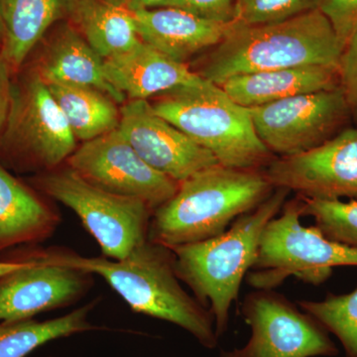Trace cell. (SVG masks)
<instances>
[{
  "label": "cell",
  "mask_w": 357,
  "mask_h": 357,
  "mask_svg": "<svg viewBox=\"0 0 357 357\" xmlns=\"http://www.w3.org/2000/svg\"><path fill=\"white\" fill-rule=\"evenodd\" d=\"M103 70L109 83L130 100H148L201 79L187 64L167 57L141 40L129 50L105 59Z\"/></svg>",
  "instance_id": "obj_17"
},
{
  "label": "cell",
  "mask_w": 357,
  "mask_h": 357,
  "mask_svg": "<svg viewBox=\"0 0 357 357\" xmlns=\"http://www.w3.org/2000/svg\"><path fill=\"white\" fill-rule=\"evenodd\" d=\"M67 164L96 187L140 199L153 211L172 198L178 188L177 181L148 165L119 128L84 142Z\"/></svg>",
  "instance_id": "obj_12"
},
{
  "label": "cell",
  "mask_w": 357,
  "mask_h": 357,
  "mask_svg": "<svg viewBox=\"0 0 357 357\" xmlns=\"http://www.w3.org/2000/svg\"><path fill=\"white\" fill-rule=\"evenodd\" d=\"M274 189L263 170L220 164L203 169L178 183L172 198L153 211L148 239L172 248L213 238Z\"/></svg>",
  "instance_id": "obj_3"
},
{
  "label": "cell",
  "mask_w": 357,
  "mask_h": 357,
  "mask_svg": "<svg viewBox=\"0 0 357 357\" xmlns=\"http://www.w3.org/2000/svg\"><path fill=\"white\" fill-rule=\"evenodd\" d=\"M319 9L330 21L344 50L357 30V0H321Z\"/></svg>",
  "instance_id": "obj_27"
},
{
  "label": "cell",
  "mask_w": 357,
  "mask_h": 357,
  "mask_svg": "<svg viewBox=\"0 0 357 357\" xmlns=\"http://www.w3.org/2000/svg\"><path fill=\"white\" fill-rule=\"evenodd\" d=\"M321 0H236V20L243 25L280 22L319 8Z\"/></svg>",
  "instance_id": "obj_26"
},
{
  "label": "cell",
  "mask_w": 357,
  "mask_h": 357,
  "mask_svg": "<svg viewBox=\"0 0 357 357\" xmlns=\"http://www.w3.org/2000/svg\"><path fill=\"white\" fill-rule=\"evenodd\" d=\"M103 61L83 36L66 28L52 41L39 63L37 74L45 83H67L91 86L109 96L115 102L126 96L107 81Z\"/></svg>",
  "instance_id": "obj_19"
},
{
  "label": "cell",
  "mask_w": 357,
  "mask_h": 357,
  "mask_svg": "<svg viewBox=\"0 0 357 357\" xmlns=\"http://www.w3.org/2000/svg\"><path fill=\"white\" fill-rule=\"evenodd\" d=\"M342 47L319 9L280 22L234 25L225 39L195 63V74L220 86L229 77L298 67L338 68Z\"/></svg>",
  "instance_id": "obj_2"
},
{
  "label": "cell",
  "mask_w": 357,
  "mask_h": 357,
  "mask_svg": "<svg viewBox=\"0 0 357 357\" xmlns=\"http://www.w3.org/2000/svg\"><path fill=\"white\" fill-rule=\"evenodd\" d=\"M132 13L141 41L184 64L192 56L220 44L234 25V21L215 22L173 7Z\"/></svg>",
  "instance_id": "obj_15"
},
{
  "label": "cell",
  "mask_w": 357,
  "mask_h": 357,
  "mask_svg": "<svg viewBox=\"0 0 357 357\" xmlns=\"http://www.w3.org/2000/svg\"><path fill=\"white\" fill-rule=\"evenodd\" d=\"M3 25H2L1 20H0V41H3Z\"/></svg>",
  "instance_id": "obj_32"
},
{
  "label": "cell",
  "mask_w": 357,
  "mask_h": 357,
  "mask_svg": "<svg viewBox=\"0 0 357 357\" xmlns=\"http://www.w3.org/2000/svg\"><path fill=\"white\" fill-rule=\"evenodd\" d=\"M301 198L304 206L303 215L314 218V227L326 238L357 249V199Z\"/></svg>",
  "instance_id": "obj_25"
},
{
  "label": "cell",
  "mask_w": 357,
  "mask_h": 357,
  "mask_svg": "<svg viewBox=\"0 0 357 357\" xmlns=\"http://www.w3.org/2000/svg\"><path fill=\"white\" fill-rule=\"evenodd\" d=\"M303 208L297 195L267 223L248 275L256 290H274L290 276L318 286L332 276L333 268L357 266V249L326 238L314 225H301Z\"/></svg>",
  "instance_id": "obj_6"
},
{
  "label": "cell",
  "mask_w": 357,
  "mask_h": 357,
  "mask_svg": "<svg viewBox=\"0 0 357 357\" xmlns=\"http://www.w3.org/2000/svg\"><path fill=\"white\" fill-rule=\"evenodd\" d=\"M251 328L245 347L225 351L220 357L335 356L337 347L328 333L306 312L273 290L246 296L241 307Z\"/></svg>",
  "instance_id": "obj_11"
},
{
  "label": "cell",
  "mask_w": 357,
  "mask_h": 357,
  "mask_svg": "<svg viewBox=\"0 0 357 357\" xmlns=\"http://www.w3.org/2000/svg\"><path fill=\"white\" fill-rule=\"evenodd\" d=\"M131 11L165 7L167 0H124Z\"/></svg>",
  "instance_id": "obj_31"
},
{
  "label": "cell",
  "mask_w": 357,
  "mask_h": 357,
  "mask_svg": "<svg viewBox=\"0 0 357 357\" xmlns=\"http://www.w3.org/2000/svg\"><path fill=\"white\" fill-rule=\"evenodd\" d=\"M160 116L210 151L220 165L264 170L273 154L259 139L249 109L203 77L159 93L150 102Z\"/></svg>",
  "instance_id": "obj_5"
},
{
  "label": "cell",
  "mask_w": 357,
  "mask_h": 357,
  "mask_svg": "<svg viewBox=\"0 0 357 357\" xmlns=\"http://www.w3.org/2000/svg\"><path fill=\"white\" fill-rule=\"evenodd\" d=\"M220 86L246 109L261 107L292 96L340 88L338 68L298 66L237 75Z\"/></svg>",
  "instance_id": "obj_18"
},
{
  "label": "cell",
  "mask_w": 357,
  "mask_h": 357,
  "mask_svg": "<svg viewBox=\"0 0 357 357\" xmlns=\"http://www.w3.org/2000/svg\"><path fill=\"white\" fill-rule=\"evenodd\" d=\"M340 88L351 112L352 126L357 128V30L340 56Z\"/></svg>",
  "instance_id": "obj_28"
},
{
  "label": "cell",
  "mask_w": 357,
  "mask_h": 357,
  "mask_svg": "<svg viewBox=\"0 0 357 357\" xmlns=\"http://www.w3.org/2000/svg\"><path fill=\"white\" fill-rule=\"evenodd\" d=\"M10 66L0 54V132L6 128L11 102L13 86L10 83Z\"/></svg>",
  "instance_id": "obj_30"
},
{
  "label": "cell",
  "mask_w": 357,
  "mask_h": 357,
  "mask_svg": "<svg viewBox=\"0 0 357 357\" xmlns=\"http://www.w3.org/2000/svg\"><path fill=\"white\" fill-rule=\"evenodd\" d=\"M36 191L0 163V255L20 246L43 243L62 222L48 197Z\"/></svg>",
  "instance_id": "obj_16"
},
{
  "label": "cell",
  "mask_w": 357,
  "mask_h": 357,
  "mask_svg": "<svg viewBox=\"0 0 357 357\" xmlns=\"http://www.w3.org/2000/svg\"><path fill=\"white\" fill-rule=\"evenodd\" d=\"M77 140L96 139L119 128L121 110L100 89L67 83H46Z\"/></svg>",
  "instance_id": "obj_22"
},
{
  "label": "cell",
  "mask_w": 357,
  "mask_h": 357,
  "mask_svg": "<svg viewBox=\"0 0 357 357\" xmlns=\"http://www.w3.org/2000/svg\"><path fill=\"white\" fill-rule=\"evenodd\" d=\"M298 306L340 340L347 357H357V287L321 301H299Z\"/></svg>",
  "instance_id": "obj_24"
},
{
  "label": "cell",
  "mask_w": 357,
  "mask_h": 357,
  "mask_svg": "<svg viewBox=\"0 0 357 357\" xmlns=\"http://www.w3.org/2000/svg\"><path fill=\"white\" fill-rule=\"evenodd\" d=\"M2 160L18 170H53L77 149V139L46 83L34 74L13 88Z\"/></svg>",
  "instance_id": "obj_8"
},
{
  "label": "cell",
  "mask_w": 357,
  "mask_h": 357,
  "mask_svg": "<svg viewBox=\"0 0 357 357\" xmlns=\"http://www.w3.org/2000/svg\"><path fill=\"white\" fill-rule=\"evenodd\" d=\"M64 6L66 0H0L4 30L0 54L11 69L23 64Z\"/></svg>",
  "instance_id": "obj_21"
},
{
  "label": "cell",
  "mask_w": 357,
  "mask_h": 357,
  "mask_svg": "<svg viewBox=\"0 0 357 357\" xmlns=\"http://www.w3.org/2000/svg\"><path fill=\"white\" fill-rule=\"evenodd\" d=\"M84 38L102 59L140 41L132 11L124 0H66Z\"/></svg>",
  "instance_id": "obj_20"
},
{
  "label": "cell",
  "mask_w": 357,
  "mask_h": 357,
  "mask_svg": "<svg viewBox=\"0 0 357 357\" xmlns=\"http://www.w3.org/2000/svg\"><path fill=\"white\" fill-rule=\"evenodd\" d=\"M236 0H167L165 7L181 9L203 20L220 23L236 20Z\"/></svg>",
  "instance_id": "obj_29"
},
{
  "label": "cell",
  "mask_w": 357,
  "mask_h": 357,
  "mask_svg": "<svg viewBox=\"0 0 357 357\" xmlns=\"http://www.w3.org/2000/svg\"><path fill=\"white\" fill-rule=\"evenodd\" d=\"M249 112L256 134L275 157L306 153L352 126L340 88L292 96Z\"/></svg>",
  "instance_id": "obj_10"
},
{
  "label": "cell",
  "mask_w": 357,
  "mask_h": 357,
  "mask_svg": "<svg viewBox=\"0 0 357 357\" xmlns=\"http://www.w3.org/2000/svg\"><path fill=\"white\" fill-rule=\"evenodd\" d=\"M61 166L33 178V187L74 211L102 256L123 259L147 241L153 211L144 202L105 191Z\"/></svg>",
  "instance_id": "obj_7"
},
{
  "label": "cell",
  "mask_w": 357,
  "mask_h": 357,
  "mask_svg": "<svg viewBox=\"0 0 357 357\" xmlns=\"http://www.w3.org/2000/svg\"><path fill=\"white\" fill-rule=\"evenodd\" d=\"M31 246L45 262L102 277L134 312L180 326L206 349L217 347L213 314L181 285L172 249L147 239L123 259L114 260L86 257L61 246Z\"/></svg>",
  "instance_id": "obj_1"
},
{
  "label": "cell",
  "mask_w": 357,
  "mask_h": 357,
  "mask_svg": "<svg viewBox=\"0 0 357 357\" xmlns=\"http://www.w3.org/2000/svg\"><path fill=\"white\" fill-rule=\"evenodd\" d=\"M98 302L91 301L64 316L48 321H0V357H26L52 340L102 330V326L93 325L89 321V314Z\"/></svg>",
  "instance_id": "obj_23"
},
{
  "label": "cell",
  "mask_w": 357,
  "mask_h": 357,
  "mask_svg": "<svg viewBox=\"0 0 357 357\" xmlns=\"http://www.w3.org/2000/svg\"><path fill=\"white\" fill-rule=\"evenodd\" d=\"M263 171L274 188L304 198L357 199V128L306 153L275 157Z\"/></svg>",
  "instance_id": "obj_13"
},
{
  "label": "cell",
  "mask_w": 357,
  "mask_h": 357,
  "mask_svg": "<svg viewBox=\"0 0 357 357\" xmlns=\"http://www.w3.org/2000/svg\"><path fill=\"white\" fill-rule=\"evenodd\" d=\"M119 130L148 165L178 183L220 164L210 151L157 114L147 100H129L121 107Z\"/></svg>",
  "instance_id": "obj_14"
},
{
  "label": "cell",
  "mask_w": 357,
  "mask_h": 357,
  "mask_svg": "<svg viewBox=\"0 0 357 357\" xmlns=\"http://www.w3.org/2000/svg\"><path fill=\"white\" fill-rule=\"evenodd\" d=\"M95 285V275L40 259L31 245L0 255V321L34 319L83 299Z\"/></svg>",
  "instance_id": "obj_9"
},
{
  "label": "cell",
  "mask_w": 357,
  "mask_h": 357,
  "mask_svg": "<svg viewBox=\"0 0 357 357\" xmlns=\"http://www.w3.org/2000/svg\"><path fill=\"white\" fill-rule=\"evenodd\" d=\"M290 192L275 188L257 208L237 218L220 236L171 248L178 280L210 310L218 337L227 332L230 309L255 265L263 231L279 215Z\"/></svg>",
  "instance_id": "obj_4"
}]
</instances>
